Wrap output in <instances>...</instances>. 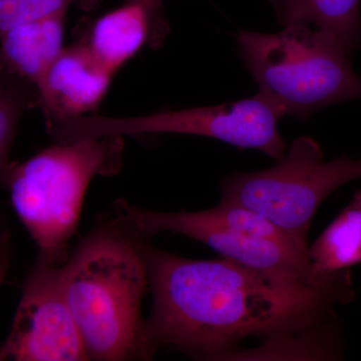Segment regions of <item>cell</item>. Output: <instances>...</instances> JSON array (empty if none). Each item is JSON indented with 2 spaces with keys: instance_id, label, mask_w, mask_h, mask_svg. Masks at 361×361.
<instances>
[{
  "instance_id": "cell-1",
  "label": "cell",
  "mask_w": 361,
  "mask_h": 361,
  "mask_svg": "<svg viewBox=\"0 0 361 361\" xmlns=\"http://www.w3.org/2000/svg\"><path fill=\"white\" fill-rule=\"evenodd\" d=\"M142 251L152 312L149 355L171 348L228 360L240 342L265 339L244 357H303L314 337L337 334L336 310L355 296L350 270L322 283L223 260H194L152 246Z\"/></svg>"
},
{
  "instance_id": "cell-2",
  "label": "cell",
  "mask_w": 361,
  "mask_h": 361,
  "mask_svg": "<svg viewBox=\"0 0 361 361\" xmlns=\"http://www.w3.org/2000/svg\"><path fill=\"white\" fill-rule=\"evenodd\" d=\"M144 240L111 213L59 267L89 360L151 358L141 316L149 285Z\"/></svg>"
},
{
  "instance_id": "cell-3",
  "label": "cell",
  "mask_w": 361,
  "mask_h": 361,
  "mask_svg": "<svg viewBox=\"0 0 361 361\" xmlns=\"http://www.w3.org/2000/svg\"><path fill=\"white\" fill-rule=\"evenodd\" d=\"M123 152V137H90L58 142L11 164L2 184L39 249V260L56 267L68 260L90 182L118 172Z\"/></svg>"
},
{
  "instance_id": "cell-4",
  "label": "cell",
  "mask_w": 361,
  "mask_h": 361,
  "mask_svg": "<svg viewBox=\"0 0 361 361\" xmlns=\"http://www.w3.org/2000/svg\"><path fill=\"white\" fill-rule=\"evenodd\" d=\"M238 45L258 92L283 116L306 120L326 106L361 99V78L350 56L319 30L304 25L277 33L243 30Z\"/></svg>"
},
{
  "instance_id": "cell-5",
  "label": "cell",
  "mask_w": 361,
  "mask_h": 361,
  "mask_svg": "<svg viewBox=\"0 0 361 361\" xmlns=\"http://www.w3.org/2000/svg\"><path fill=\"white\" fill-rule=\"evenodd\" d=\"M357 179L361 157L327 161L314 139L300 137L274 167L226 178L221 201L262 214L307 252L308 232L319 207L338 188Z\"/></svg>"
},
{
  "instance_id": "cell-6",
  "label": "cell",
  "mask_w": 361,
  "mask_h": 361,
  "mask_svg": "<svg viewBox=\"0 0 361 361\" xmlns=\"http://www.w3.org/2000/svg\"><path fill=\"white\" fill-rule=\"evenodd\" d=\"M283 116L274 104L258 92L234 103L153 115L129 118L82 116L49 121L47 122V132L58 142L151 134L200 135L239 149H257L276 161L286 152L278 130V122Z\"/></svg>"
},
{
  "instance_id": "cell-7",
  "label": "cell",
  "mask_w": 361,
  "mask_h": 361,
  "mask_svg": "<svg viewBox=\"0 0 361 361\" xmlns=\"http://www.w3.org/2000/svg\"><path fill=\"white\" fill-rule=\"evenodd\" d=\"M89 360L71 313L59 267L37 260L23 287L0 361Z\"/></svg>"
},
{
  "instance_id": "cell-8",
  "label": "cell",
  "mask_w": 361,
  "mask_h": 361,
  "mask_svg": "<svg viewBox=\"0 0 361 361\" xmlns=\"http://www.w3.org/2000/svg\"><path fill=\"white\" fill-rule=\"evenodd\" d=\"M113 213L142 238L148 239L164 232L184 235L235 262L256 269L295 275L315 283H322L337 275L316 277L307 254L269 240L240 234L214 220L206 211L157 212L120 199L114 203Z\"/></svg>"
},
{
  "instance_id": "cell-9",
  "label": "cell",
  "mask_w": 361,
  "mask_h": 361,
  "mask_svg": "<svg viewBox=\"0 0 361 361\" xmlns=\"http://www.w3.org/2000/svg\"><path fill=\"white\" fill-rule=\"evenodd\" d=\"M113 75L87 45L65 47L35 85L37 104L47 121L84 116L102 103Z\"/></svg>"
},
{
  "instance_id": "cell-10",
  "label": "cell",
  "mask_w": 361,
  "mask_h": 361,
  "mask_svg": "<svg viewBox=\"0 0 361 361\" xmlns=\"http://www.w3.org/2000/svg\"><path fill=\"white\" fill-rule=\"evenodd\" d=\"M166 30L161 0H126L97 18L85 45L115 75L144 45L160 44Z\"/></svg>"
},
{
  "instance_id": "cell-11",
  "label": "cell",
  "mask_w": 361,
  "mask_h": 361,
  "mask_svg": "<svg viewBox=\"0 0 361 361\" xmlns=\"http://www.w3.org/2000/svg\"><path fill=\"white\" fill-rule=\"evenodd\" d=\"M66 11L23 23L0 35V58L9 75L35 87L65 49Z\"/></svg>"
},
{
  "instance_id": "cell-12",
  "label": "cell",
  "mask_w": 361,
  "mask_h": 361,
  "mask_svg": "<svg viewBox=\"0 0 361 361\" xmlns=\"http://www.w3.org/2000/svg\"><path fill=\"white\" fill-rule=\"evenodd\" d=\"M280 25L310 26L336 40L348 56L361 49V0H268Z\"/></svg>"
},
{
  "instance_id": "cell-13",
  "label": "cell",
  "mask_w": 361,
  "mask_h": 361,
  "mask_svg": "<svg viewBox=\"0 0 361 361\" xmlns=\"http://www.w3.org/2000/svg\"><path fill=\"white\" fill-rule=\"evenodd\" d=\"M313 273L318 278H329L361 263V198L353 200L308 247Z\"/></svg>"
},
{
  "instance_id": "cell-14",
  "label": "cell",
  "mask_w": 361,
  "mask_h": 361,
  "mask_svg": "<svg viewBox=\"0 0 361 361\" xmlns=\"http://www.w3.org/2000/svg\"><path fill=\"white\" fill-rule=\"evenodd\" d=\"M32 85L13 75L0 78V182L4 180L11 163L9 153L16 137V128L23 111L37 103V90ZM33 87V85H32Z\"/></svg>"
},
{
  "instance_id": "cell-15",
  "label": "cell",
  "mask_w": 361,
  "mask_h": 361,
  "mask_svg": "<svg viewBox=\"0 0 361 361\" xmlns=\"http://www.w3.org/2000/svg\"><path fill=\"white\" fill-rule=\"evenodd\" d=\"M206 212L214 220L240 234L246 235L252 238L269 240L307 254V252L297 245L296 242L272 221L257 211L252 210L245 206L221 201L219 205L210 210H206Z\"/></svg>"
},
{
  "instance_id": "cell-16",
  "label": "cell",
  "mask_w": 361,
  "mask_h": 361,
  "mask_svg": "<svg viewBox=\"0 0 361 361\" xmlns=\"http://www.w3.org/2000/svg\"><path fill=\"white\" fill-rule=\"evenodd\" d=\"M101 0H0V35L23 23L68 11L73 4L94 6Z\"/></svg>"
},
{
  "instance_id": "cell-17",
  "label": "cell",
  "mask_w": 361,
  "mask_h": 361,
  "mask_svg": "<svg viewBox=\"0 0 361 361\" xmlns=\"http://www.w3.org/2000/svg\"><path fill=\"white\" fill-rule=\"evenodd\" d=\"M11 236L8 229L0 234V285L6 280L11 259Z\"/></svg>"
},
{
  "instance_id": "cell-18",
  "label": "cell",
  "mask_w": 361,
  "mask_h": 361,
  "mask_svg": "<svg viewBox=\"0 0 361 361\" xmlns=\"http://www.w3.org/2000/svg\"><path fill=\"white\" fill-rule=\"evenodd\" d=\"M6 75H7V71L2 63L1 58H0V78H4Z\"/></svg>"
},
{
  "instance_id": "cell-19",
  "label": "cell",
  "mask_w": 361,
  "mask_h": 361,
  "mask_svg": "<svg viewBox=\"0 0 361 361\" xmlns=\"http://www.w3.org/2000/svg\"><path fill=\"white\" fill-rule=\"evenodd\" d=\"M6 229L7 228L6 227V222H4V220L2 219L1 215H0V234H1V233Z\"/></svg>"
},
{
  "instance_id": "cell-20",
  "label": "cell",
  "mask_w": 361,
  "mask_h": 361,
  "mask_svg": "<svg viewBox=\"0 0 361 361\" xmlns=\"http://www.w3.org/2000/svg\"><path fill=\"white\" fill-rule=\"evenodd\" d=\"M357 194L360 195V197L361 198V190H360V191L357 192Z\"/></svg>"
}]
</instances>
